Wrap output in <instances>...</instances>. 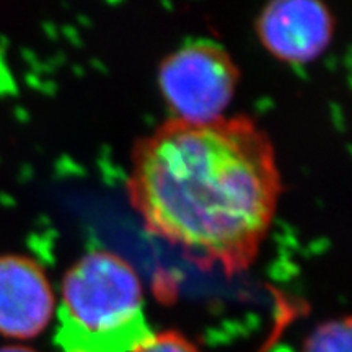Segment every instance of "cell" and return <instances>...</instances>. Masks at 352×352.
Segmentation results:
<instances>
[{"label": "cell", "mask_w": 352, "mask_h": 352, "mask_svg": "<svg viewBox=\"0 0 352 352\" xmlns=\"http://www.w3.org/2000/svg\"><path fill=\"white\" fill-rule=\"evenodd\" d=\"M280 192L274 145L248 116L168 120L131 153L127 196L144 227L202 270H248Z\"/></svg>", "instance_id": "obj_1"}, {"label": "cell", "mask_w": 352, "mask_h": 352, "mask_svg": "<svg viewBox=\"0 0 352 352\" xmlns=\"http://www.w3.org/2000/svg\"><path fill=\"white\" fill-rule=\"evenodd\" d=\"M57 316L64 352H132L153 334L138 271L107 250L83 254L65 272Z\"/></svg>", "instance_id": "obj_2"}, {"label": "cell", "mask_w": 352, "mask_h": 352, "mask_svg": "<svg viewBox=\"0 0 352 352\" xmlns=\"http://www.w3.org/2000/svg\"><path fill=\"white\" fill-rule=\"evenodd\" d=\"M241 74L226 47L208 39L170 52L158 67V88L173 118L209 122L223 118Z\"/></svg>", "instance_id": "obj_3"}, {"label": "cell", "mask_w": 352, "mask_h": 352, "mask_svg": "<svg viewBox=\"0 0 352 352\" xmlns=\"http://www.w3.org/2000/svg\"><path fill=\"white\" fill-rule=\"evenodd\" d=\"M336 19L320 0H274L259 12L254 32L263 47L277 60L310 64L333 43Z\"/></svg>", "instance_id": "obj_4"}, {"label": "cell", "mask_w": 352, "mask_h": 352, "mask_svg": "<svg viewBox=\"0 0 352 352\" xmlns=\"http://www.w3.org/2000/svg\"><path fill=\"white\" fill-rule=\"evenodd\" d=\"M56 310L46 271L23 254L0 256V334L32 340L50 327Z\"/></svg>", "instance_id": "obj_5"}, {"label": "cell", "mask_w": 352, "mask_h": 352, "mask_svg": "<svg viewBox=\"0 0 352 352\" xmlns=\"http://www.w3.org/2000/svg\"><path fill=\"white\" fill-rule=\"evenodd\" d=\"M351 316L328 320L307 336L302 352H351Z\"/></svg>", "instance_id": "obj_6"}, {"label": "cell", "mask_w": 352, "mask_h": 352, "mask_svg": "<svg viewBox=\"0 0 352 352\" xmlns=\"http://www.w3.org/2000/svg\"><path fill=\"white\" fill-rule=\"evenodd\" d=\"M132 352H201L195 342L183 333L168 329V331L153 333L144 344Z\"/></svg>", "instance_id": "obj_7"}, {"label": "cell", "mask_w": 352, "mask_h": 352, "mask_svg": "<svg viewBox=\"0 0 352 352\" xmlns=\"http://www.w3.org/2000/svg\"><path fill=\"white\" fill-rule=\"evenodd\" d=\"M0 352H36L32 347L25 346H3L0 347Z\"/></svg>", "instance_id": "obj_8"}]
</instances>
